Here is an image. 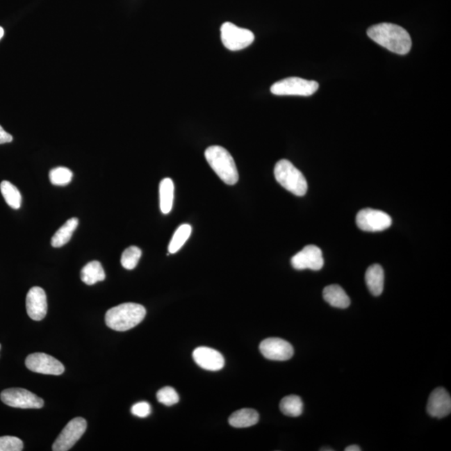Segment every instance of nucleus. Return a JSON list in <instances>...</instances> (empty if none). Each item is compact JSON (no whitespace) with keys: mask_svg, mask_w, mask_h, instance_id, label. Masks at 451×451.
I'll return each instance as SVG.
<instances>
[{"mask_svg":"<svg viewBox=\"0 0 451 451\" xmlns=\"http://www.w3.org/2000/svg\"><path fill=\"white\" fill-rule=\"evenodd\" d=\"M146 309L142 305L123 304L107 311L106 324L111 329L124 332L138 326L146 317Z\"/></svg>","mask_w":451,"mask_h":451,"instance_id":"obj_2","label":"nucleus"},{"mask_svg":"<svg viewBox=\"0 0 451 451\" xmlns=\"http://www.w3.org/2000/svg\"><path fill=\"white\" fill-rule=\"evenodd\" d=\"M87 423L85 419L78 417L70 420L62 430L52 446L54 451H67L72 448L85 432Z\"/></svg>","mask_w":451,"mask_h":451,"instance_id":"obj_8","label":"nucleus"},{"mask_svg":"<svg viewBox=\"0 0 451 451\" xmlns=\"http://www.w3.org/2000/svg\"><path fill=\"white\" fill-rule=\"evenodd\" d=\"M367 35L375 42L398 55H407L412 47L409 33L395 24H375L368 28Z\"/></svg>","mask_w":451,"mask_h":451,"instance_id":"obj_1","label":"nucleus"},{"mask_svg":"<svg viewBox=\"0 0 451 451\" xmlns=\"http://www.w3.org/2000/svg\"><path fill=\"white\" fill-rule=\"evenodd\" d=\"M174 183L171 178H164L160 183V208L163 214L171 212L174 202Z\"/></svg>","mask_w":451,"mask_h":451,"instance_id":"obj_20","label":"nucleus"},{"mask_svg":"<svg viewBox=\"0 0 451 451\" xmlns=\"http://www.w3.org/2000/svg\"><path fill=\"white\" fill-rule=\"evenodd\" d=\"M79 224L76 218L69 219L59 230L56 231L51 239V245L54 247H61L69 242L74 231H76Z\"/></svg>","mask_w":451,"mask_h":451,"instance_id":"obj_21","label":"nucleus"},{"mask_svg":"<svg viewBox=\"0 0 451 451\" xmlns=\"http://www.w3.org/2000/svg\"><path fill=\"white\" fill-rule=\"evenodd\" d=\"M192 356L197 365L206 370L218 371L225 365V359L222 354L208 347H197Z\"/></svg>","mask_w":451,"mask_h":451,"instance_id":"obj_15","label":"nucleus"},{"mask_svg":"<svg viewBox=\"0 0 451 451\" xmlns=\"http://www.w3.org/2000/svg\"><path fill=\"white\" fill-rule=\"evenodd\" d=\"M73 173L69 169L60 167L49 172V181L55 186H66L72 181Z\"/></svg>","mask_w":451,"mask_h":451,"instance_id":"obj_26","label":"nucleus"},{"mask_svg":"<svg viewBox=\"0 0 451 451\" xmlns=\"http://www.w3.org/2000/svg\"><path fill=\"white\" fill-rule=\"evenodd\" d=\"M356 223L359 229L365 231H382L392 224L390 215L382 211L366 208L359 211L356 216Z\"/></svg>","mask_w":451,"mask_h":451,"instance_id":"obj_9","label":"nucleus"},{"mask_svg":"<svg viewBox=\"0 0 451 451\" xmlns=\"http://www.w3.org/2000/svg\"><path fill=\"white\" fill-rule=\"evenodd\" d=\"M24 449L23 441L15 436L0 437V451H22Z\"/></svg>","mask_w":451,"mask_h":451,"instance_id":"obj_28","label":"nucleus"},{"mask_svg":"<svg viewBox=\"0 0 451 451\" xmlns=\"http://www.w3.org/2000/svg\"><path fill=\"white\" fill-rule=\"evenodd\" d=\"M157 400L165 407H172V405L179 402V395L177 391L172 387H164L157 392Z\"/></svg>","mask_w":451,"mask_h":451,"instance_id":"obj_27","label":"nucleus"},{"mask_svg":"<svg viewBox=\"0 0 451 451\" xmlns=\"http://www.w3.org/2000/svg\"><path fill=\"white\" fill-rule=\"evenodd\" d=\"M274 176L283 188L297 197L304 196L308 191L307 181L303 173L288 160H281L276 164Z\"/></svg>","mask_w":451,"mask_h":451,"instance_id":"obj_4","label":"nucleus"},{"mask_svg":"<svg viewBox=\"0 0 451 451\" xmlns=\"http://www.w3.org/2000/svg\"><path fill=\"white\" fill-rule=\"evenodd\" d=\"M26 366L28 370L38 374L60 375L65 372V367L59 360L44 353L28 355Z\"/></svg>","mask_w":451,"mask_h":451,"instance_id":"obj_10","label":"nucleus"},{"mask_svg":"<svg viewBox=\"0 0 451 451\" xmlns=\"http://www.w3.org/2000/svg\"><path fill=\"white\" fill-rule=\"evenodd\" d=\"M13 140V136L8 133L3 127L0 126V144L11 142Z\"/></svg>","mask_w":451,"mask_h":451,"instance_id":"obj_30","label":"nucleus"},{"mask_svg":"<svg viewBox=\"0 0 451 451\" xmlns=\"http://www.w3.org/2000/svg\"><path fill=\"white\" fill-rule=\"evenodd\" d=\"M0 349H1V345H0Z\"/></svg>","mask_w":451,"mask_h":451,"instance_id":"obj_34","label":"nucleus"},{"mask_svg":"<svg viewBox=\"0 0 451 451\" xmlns=\"http://www.w3.org/2000/svg\"><path fill=\"white\" fill-rule=\"evenodd\" d=\"M366 281L368 288L374 296H379L384 290V272L379 264L372 265L367 269Z\"/></svg>","mask_w":451,"mask_h":451,"instance_id":"obj_17","label":"nucleus"},{"mask_svg":"<svg viewBox=\"0 0 451 451\" xmlns=\"http://www.w3.org/2000/svg\"><path fill=\"white\" fill-rule=\"evenodd\" d=\"M131 413L134 416L140 418H146L148 416H150L151 413V407L150 404L147 402H139L136 404L131 408Z\"/></svg>","mask_w":451,"mask_h":451,"instance_id":"obj_29","label":"nucleus"},{"mask_svg":"<svg viewBox=\"0 0 451 451\" xmlns=\"http://www.w3.org/2000/svg\"><path fill=\"white\" fill-rule=\"evenodd\" d=\"M320 87L317 81L304 80L300 77H289L274 83L271 92L276 96L310 97Z\"/></svg>","mask_w":451,"mask_h":451,"instance_id":"obj_5","label":"nucleus"},{"mask_svg":"<svg viewBox=\"0 0 451 451\" xmlns=\"http://www.w3.org/2000/svg\"><path fill=\"white\" fill-rule=\"evenodd\" d=\"M81 279L83 283L90 285V286L104 281L106 274L101 263L98 261H92V262L87 263L81 269Z\"/></svg>","mask_w":451,"mask_h":451,"instance_id":"obj_19","label":"nucleus"},{"mask_svg":"<svg viewBox=\"0 0 451 451\" xmlns=\"http://www.w3.org/2000/svg\"><path fill=\"white\" fill-rule=\"evenodd\" d=\"M429 415L437 419L449 416L451 412V398L444 388L438 387L429 395L427 404Z\"/></svg>","mask_w":451,"mask_h":451,"instance_id":"obj_14","label":"nucleus"},{"mask_svg":"<svg viewBox=\"0 0 451 451\" xmlns=\"http://www.w3.org/2000/svg\"><path fill=\"white\" fill-rule=\"evenodd\" d=\"M205 157L210 167L216 172L223 183L234 185L238 181V172L233 157L229 151L220 146L206 149Z\"/></svg>","mask_w":451,"mask_h":451,"instance_id":"obj_3","label":"nucleus"},{"mask_svg":"<svg viewBox=\"0 0 451 451\" xmlns=\"http://www.w3.org/2000/svg\"><path fill=\"white\" fill-rule=\"evenodd\" d=\"M259 413L252 409H242L229 418V424L235 428H247L258 424Z\"/></svg>","mask_w":451,"mask_h":451,"instance_id":"obj_18","label":"nucleus"},{"mask_svg":"<svg viewBox=\"0 0 451 451\" xmlns=\"http://www.w3.org/2000/svg\"><path fill=\"white\" fill-rule=\"evenodd\" d=\"M261 353L265 358L275 361H285L293 357V347L286 341L279 338H269L264 339L260 343Z\"/></svg>","mask_w":451,"mask_h":451,"instance_id":"obj_12","label":"nucleus"},{"mask_svg":"<svg viewBox=\"0 0 451 451\" xmlns=\"http://www.w3.org/2000/svg\"><path fill=\"white\" fill-rule=\"evenodd\" d=\"M142 254V252L138 247L131 246L126 248V249L123 252L121 259L123 268L127 269V270H132V269H134L138 266Z\"/></svg>","mask_w":451,"mask_h":451,"instance_id":"obj_25","label":"nucleus"},{"mask_svg":"<svg viewBox=\"0 0 451 451\" xmlns=\"http://www.w3.org/2000/svg\"><path fill=\"white\" fill-rule=\"evenodd\" d=\"M325 300L332 307L346 309L350 305V299L345 290L338 285L327 286L322 292Z\"/></svg>","mask_w":451,"mask_h":451,"instance_id":"obj_16","label":"nucleus"},{"mask_svg":"<svg viewBox=\"0 0 451 451\" xmlns=\"http://www.w3.org/2000/svg\"><path fill=\"white\" fill-rule=\"evenodd\" d=\"M321 450H329V449H322Z\"/></svg>","mask_w":451,"mask_h":451,"instance_id":"obj_33","label":"nucleus"},{"mask_svg":"<svg viewBox=\"0 0 451 451\" xmlns=\"http://www.w3.org/2000/svg\"><path fill=\"white\" fill-rule=\"evenodd\" d=\"M192 230V227L189 224H183L178 227L169 244L168 251L170 254H176L183 247L190 236H191Z\"/></svg>","mask_w":451,"mask_h":451,"instance_id":"obj_24","label":"nucleus"},{"mask_svg":"<svg viewBox=\"0 0 451 451\" xmlns=\"http://www.w3.org/2000/svg\"><path fill=\"white\" fill-rule=\"evenodd\" d=\"M291 263L297 270L311 269L313 271H318L324 267L325 260L322 259L320 247L315 245H308L293 256Z\"/></svg>","mask_w":451,"mask_h":451,"instance_id":"obj_11","label":"nucleus"},{"mask_svg":"<svg viewBox=\"0 0 451 451\" xmlns=\"http://www.w3.org/2000/svg\"><path fill=\"white\" fill-rule=\"evenodd\" d=\"M0 398L7 405L19 409H40L44 400L32 392L22 388H7L2 391Z\"/></svg>","mask_w":451,"mask_h":451,"instance_id":"obj_7","label":"nucleus"},{"mask_svg":"<svg viewBox=\"0 0 451 451\" xmlns=\"http://www.w3.org/2000/svg\"><path fill=\"white\" fill-rule=\"evenodd\" d=\"M26 310L28 317L35 321L44 320L47 314V297L43 288L33 287L26 296Z\"/></svg>","mask_w":451,"mask_h":451,"instance_id":"obj_13","label":"nucleus"},{"mask_svg":"<svg viewBox=\"0 0 451 451\" xmlns=\"http://www.w3.org/2000/svg\"><path fill=\"white\" fill-rule=\"evenodd\" d=\"M0 191L10 208L17 210L22 206V196L17 188L8 181H3L0 184Z\"/></svg>","mask_w":451,"mask_h":451,"instance_id":"obj_22","label":"nucleus"},{"mask_svg":"<svg viewBox=\"0 0 451 451\" xmlns=\"http://www.w3.org/2000/svg\"><path fill=\"white\" fill-rule=\"evenodd\" d=\"M221 39L227 49L237 51L249 47L254 43L255 37L251 31L226 22L221 27Z\"/></svg>","mask_w":451,"mask_h":451,"instance_id":"obj_6","label":"nucleus"},{"mask_svg":"<svg viewBox=\"0 0 451 451\" xmlns=\"http://www.w3.org/2000/svg\"><path fill=\"white\" fill-rule=\"evenodd\" d=\"M280 409L285 416L297 417L302 415L304 409L303 401L297 395L285 397L280 402Z\"/></svg>","mask_w":451,"mask_h":451,"instance_id":"obj_23","label":"nucleus"},{"mask_svg":"<svg viewBox=\"0 0 451 451\" xmlns=\"http://www.w3.org/2000/svg\"><path fill=\"white\" fill-rule=\"evenodd\" d=\"M3 34H5V31H3V28L2 27H0V40L2 39Z\"/></svg>","mask_w":451,"mask_h":451,"instance_id":"obj_32","label":"nucleus"},{"mask_svg":"<svg viewBox=\"0 0 451 451\" xmlns=\"http://www.w3.org/2000/svg\"><path fill=\"white\" fill-rule=\"evenodd\" d=\"M362 450L358 445H350L345 448V451H360Z\"/></svg>","mask_w":451,"mask_h":451,"instance_id":"obj_31","label":"nucleus"}]
</instances>
